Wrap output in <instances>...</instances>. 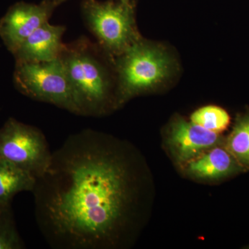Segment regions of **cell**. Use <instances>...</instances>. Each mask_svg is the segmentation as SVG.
<instances>
[{"label": "cell", "instance_id": "6da1fadb", "mask_svg": "<svg viewBox=\"0 0 249 249\" xmlns=\"http://www.w3.org/2000/svg\"><path fill=\"white\" fill-rule=\"evenodd\" d=\"M145 180L128 142L91 129L71 134L36 178L39 229L55 249L128 247L142 222Z\"/></svg>", "mask_w": 249, "mask_h": 249}, {"label": "cell", "instance_id": "7a4b0ae2", "mask_svg": "<svg viewBox=\"0 0 249 249\" xmlns=\"http://www.w3.org/2000/svg\"><path fill=\"white\" fill-rule=\"evenodd\" d=\"M58 58L71 83L80 115L101 116L116 107L109 66L114 58L97 43L83 36L65 44Z\"/></svg>", "mask_w": 249, "mask_h": 249}, {"label": "cell", "instance_id": "3957f363", "mask_svg": "<svg viewBox=\"0 0 249 249\" xmlns=\"http://www.w3.org/2000/svg\"><path fill=\"white\" fill-rule=\"evenodd\" d=\"M116 106L155 88L170 76L173 62L165 49L139 38L114 58Z\"/></svg>", "mask_w": 249, "mask_h": 249}, {"label": "cell", "instance_id": "277c9868", "mask_svg": "<svg viewBox=\"0 0 249 249\" xmlns=\"http://www.w3.org/2000/svg\"><path fill=\"white\" fill-rule=\"evenodd\" d=\"M81 9L88 29L111 58L119 56L141 37L136 28L133 4L83 0Z\"/></svg>", "mask_w": 249, "mask_h": 249}, {"label": "cell", "instance_id": "5b68a950", "mask_svg": "<svg viewBox=\"0 0 249 249\" xmlns=\"http://www.w3.org/2000/svg\"><path fill=\"white\" fill-rule=\"evenodd\" d=\"M15 81L21 92L32 99L80 115L71 83L60 59L17 63Z\"/></svg>", "mask_w": 249, "mask_h": 249}, {"label": "cell", "instance_id": "8992f818", "mask_svg": "<svg viewBox=\"0 0 249 249\" xmlns=\"http://www.w3.org/2000/svg\"><path fill=\"white\" fill-rule=\"evenodd\" d=\"M52 153L37 127L10 119L0 130V160L27 170L36 178L48 168Z\"/></svg>", "mask_w": 249, "mask_h": 249}, {"label": "cell", "instance_id": "52a82bcc", "mask_svg": "<svg viewBox=\"0 0 249 249\" xmlns=\"http://www.w3.org/2000/svg\"><path fill=\"white\" fill-rule=\"evenodd\" d=\"M55 8L42 1L35 4L16 3L0 21V36L13 53L41 26L49 22Z\"/></svg>", "mask_w": 249, "mask_h": 249}, {"label": "cell", "instance_id": "ba28073f", "mask_svg": "<svg viewBox=\"0 0 249 249\" xmlns=\"http://www.w3.org/2000/svg\"><path fill=\"white\" fill-rule=\"evenodd\" d=\"M168 142L178 160L184 163L224 142L219 133L182 118H177L170 124Z\"/></svg>", "mask_w": 249, "mask_h": 249}, {"label": "cell", "instance_id": "9c48e42d", "mask_svg": "<svg viewBox=\"0 0 249 249\" xmlns=\"http://www.w3.org/2000/svg\"><path fill=\"white\" fill-rule=\"evenodd\" d=\"M66 27L45 23L28 37L14 52L16 62H40L58 59L65 44L62 38Z\"/></svg>", "mask_w": 249, "mask_h": 249}, {"label": "cell", "instance_id": "30bf717a", "mask_svg": "<svg viewBox=\"0 0 249 249\" xmlns=\"http://www.w3.org/2000/svg\"><path fill=\"white\" fill-rule=\"evenodd\" d=\"M185 163L187 173L203 179H219L243 170L224 145H220Z\"/></svg>", "mask_w": 249, "mask_h": 249}, {"label": "cell", "instance_id": "8fae6325", "mask_svg": "<svg viewBox=\"0 0 249 249\" xmlns=\"http://www.w3.org/2000/svg\"><path fill=\"white\" fill-rule=\"evenodd\" d=\"M36 182V178L29 172L0 160V207L19 192L34 191Z\"/></svg>", "mask_w": 249, "mask_h": 249}, {"label": "cell", "instance_id": "7c38bea8", "mask_svg": "<svg viewBox=\"0 0 249 249\" xmlns=\"http://www.w3.org/2000/svg\"><path fill=\"white\" fill-rule=\"evenodd\" d=\"M224 147L243 170L249 169V112L237 119Z\"/></svg>", "mask_w": 249, "mask_h": 249}, {"label": "cell", "instance_id": "4fadbf2b", "mask_svg": "<svg viewBox=\"0 0 249 249\" xmlns=\"http://www.w3.org/2000/svg\"><path fill=\"white\" fill-rule=\"evenodd\" d=\"M191 121L211 132L220 134L229 127L231 118L223 108L209 106L194 111L191 116Z\"/></svg>", "mask_w": 249, "mask_h": 249}, {"label": "cell", "instance_id": "5bb4252c", "mask_svg": "<svg viewBox=\"0 0 249 249\" xmlns=\"http://www.w3.org/2000/svg\"><path fill=\"white\" fill-rule=\"evenodd\" d=\"M23 245L11 223L0 218V249H17Z\"/></svg>", "mask_w": 249, "mask_h": 249}, {"label": "cell", "instance_id": "9a60e30c", "mask_svg": "<svg viewBox=\"0 0 249 249\" xmlns=\"http://www.w3.org/2000/svg\"><path fill=\"white\" fill-rule=\"evenodd\" d=\"M46 2L49 3V4H52L54 7H58L59 5L61 4L62 3L65 2L67 0H44Z\"/></svg>", "mask_w": 249, "mask_h": 249}, {"label": "cell", "instance_id": "2e32d148", "mask_svg": "<svg viewBox=\"0 0 249 249\" xmlns=\"http://www.w3.org/2000/svg\"><path fill=\"white\" fill-rule=\"evenodd\" d=\"M118 1L124 4H133L134 0H118Z\"/></svg>", "mask_w": 249, "mask_h": 249}]
</instances>
